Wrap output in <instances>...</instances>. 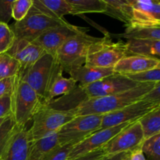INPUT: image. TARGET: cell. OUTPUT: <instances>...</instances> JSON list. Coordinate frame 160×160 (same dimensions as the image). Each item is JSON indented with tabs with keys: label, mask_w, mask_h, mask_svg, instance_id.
<instances>
[{
	"label": "cell",
	"mask_w": 160,
	"mask_h": 160,
	"mask_svg": "<svg viewBox=\"0 0 160 160\" xmlns=\"http://www.w3.org/2000/svg\"><path fill=\"white\" fill-rule=\"evenodd\" d=\"M107 6L106 14L123 22L125 26L131 25L132 6L126 0H102Z\"/></svg>",
	"instance_id": "7402d4cb"
},
{
	"label": "cell",
	"mask_w": 160,
	"mask_h": 160,
	"mask_svg": "<svg viewBox=\"0 0 160 160\" xmlns=\"http://www.w3.org/2000/svg\"><path fill=\"white\" fill-rule=\"evenodd\" d=\"M140 148L146 160H160V134L144 139Z\"/></svg>",
	"instance_id": "4316f807"
},
{
	"label": "cell",
	"mask_w": 160,
	"mask_h": 160,
	"mask_svg": "<svg viewBox=\"0 0 160 160\" xmlns=\"http://www.w3.org/2000/svg\"><path fill=\"white\" fill-rule=\"evenodd\" d=\"M160 67V59L141 56H125L114 67V73L127 75L135 74Z\"/></svg>",
	"instance_id": "9a60e30c"
},
{
	"label": "cell",
	"mask_w": 160,
	"mask_h": 160,
	"mask_svg": "<svg viewBox=\"0 0 160 160\" xmlns=\"http://www.w3.org/2000/svg\"><path fill=\"white\" fill-rule=\"evenodd\" d=\"M56 65L55 56L45 52L35 63L17 77L32 88L43 102Z\"/></svg>",
	"instance_id": "ba28073f"
},
{
	"label": "cell",
	"mask_w": 160,
	"mask_h": 160,
	"mask_svg": "<svg viewBox=\"0 0 160 160\" xmlns=\"http://www.w3.org/2000/svg\"><path fill=\"white\" fill-rule=\"evenodd\" d=\"M131 25L160 28V0H138L132 6Z\"/></svg>",
	"instance_id": "5bb4252c"
},
{
	"label": "cell",
	"mask_w": 160,
	"mask_h": 160,
	"mask_svg": "<svg viewBox=\"0 0 160 160\" xmlns=\"http://www.w3.org/2000/svg\"><path fill=\"white\" fill-rule=\"evenodd\" d=\"M127 77L138 84L160 82V67L141 72L135 74L127 75Z\"/></svg>",
	"instance_id": "f546056e"
},
{
	"label": "cell",
	"mask_w": 160,
	"mask_h": 160,
	"mask_svg": "<svg viewBox=\"0 0 160 160\" xmlns=\"http://www.w3.org/2000/svg\"><path fill=\"white\" fill-rule=\"evenodd\" d=\"M16 0H0V22L8 23L12 18V6Z\"/></svg>",
	"instance_id": "836d02e7"
},
{
	"label": "cell",
	"mask_w": 160,
	"mask_h": 160,
	"mask_svg": "<svg viewBox=\"0 0 160 160\" xmlns=\"http://www.w3.org/2000/svg\"><path fill=\"white\" fill-rule=\"evenodd\" d=\"M33 6L42 13L56 19L73 15V10L65 0H32Z\"/></svg>",
	"instance_id": "ffe728a7"
},
{
	"label": "cell",
	"mask_w": 160,
	"mask_h": 160,
	"mask_svg": "<svg viewBox=\"0 0 160 160\" xmlns=\"http://www.w3.org/2000/svg\"><path fill=\"white\" fill-rule=\"evenodd\" d=\"M15 41V34L8 23L0 22V54L9 51Z\"/></svg>",
	"instance_id": "f1b7e54d"
},
{
	"label": "cell",
	"mask_w": 160,
	"mask_h": 160,
	"mask_svg": "<svg viewBox=\"0 0 160 160\" xmlns=\"http://www.w3.org/2000/svg\"><path fill=\"white\" fill-rule=\"evenodd\" d=\"M116 38H122L125 39H152L160 40V28L143 26L126 27V30L123 34H112Z\"/></svg>",
	"instance_id": "cb8c5ba5"
},
{
	"label": "cell",
	"mask_w": 160,
	"mask_h": 160,
	"mask_svg": "<svg viewBox=\"0 0 160 160\" xmlns=\"http://www.w3.org/2000/svg\"><path fill=\"white\" fill-rule=\"evenodd\" d=\"M130 123H123L112 128H103L95 131L72 148L67 160H73L95 150L100 149L106 145L116 134H118Z\"/></svg>",
	"instance_id": "7c38bea8"
},
{
	"label": "cell",
	"mask_w": 160,
	"mask_h": 160,
	"mask_svg": "<svg viewBox=\"0 0 160 160\" xmlns=\"http://www.w3.org/2000/svg\"><path fill=\"white\" fill-rule=\"evenodd\" d=\"M65 19H56L42 13L34 6L20 21H15L11 27L15 39L34 42L37 38L51 28L67 23Z\"/></svg>",
	"instance_id": "8992f818"
},
{
	"label": "cell",
	"mask_w": 160,
	"mask_h": 160,
	"mask_svg": "<svg viewBox=\"0 0 160 160\" xmlns=\"http://www.w3.org/2000/svg\"><path fill=\"white\" fill-rule=\"evenodd\" d=\"M12 113V97L0 98V119L6 118Z\"/></svg>",
	"instance_id": "e575fe53"
},
{
	"label": "cell",
	"mask_w": 160,
	"mask_h": 160,
	"mask_svg": "<svg viewBox=\"0 0 160 160\" xmlns=\"http://www.w3.org/2000/svg\"><path fill=\"white\" fill-rule=\"evenodd\" d=\"M6 53L18 61L20 67L18 75H20L35 63L45 52L34 42L23 39H15L12 46Z\"/></svg>",
	"instance_id": "4fadbf2b"
},
{
	"label": "cell",
	"mask_w": 160,
	"mask_h": 160,
	"mask_svg": "<svg viewBox=\"0 0 160 160\" xmlns=\"http://www.w3.org/2000/svg\"><path fill=\"white\" fill-rule=\"evenodd\" d=\"M32 6V0H16L12 6V18L15 21H20L26 17Z\"/></svg>",
	"instance_id": "4dcf8cb0"
},
{
	"label": "cell",
	"mask_w": 160,
	"mask_h": 160,
	"mask_svg": "<svg viewBox=\"0 0 160 160\" xmlns=\"http://www.w3.org/2000/svg\"><path fill=\"white\" fill-rule=\"evenodd\" d=\"M129 156L130 152H125L105 156L101 160H128L129 159Z\"/></svg>",
	"instance_id": "74e56055"
},
{
	"label": "cell",
	"mask_w": 160,
	"mask_h": 160,
	"mask_svg": "<svg viewBox=\"0 0 160 160\" xmlns=\"http://www.w3.org/2000/svg\"><path fill=\"white\" fill-rule=\"evenodd\" d=\"M159 106V102H154L142 98L119 110L102 115L100 129L138 121L144 115Z\"/></svg>",
	"instance_id": "9c48e42d"
},
{
	"label": "cell",
	"mask_w": 160,
	"mask_h": 160,
	"mask_svg": "<svg viewBox=\"0 0 160 160\" xmlns=\"http://www.w3.org/2000/svg\"><path fill=\"white\" fill-rule=\"evenodd\" d=\"M74 146L72 144L59 145L50 151L42 160H67L70 150Z\"/></svg>",
	"instance_id": "1f68e13d"
},
{
	"label": "cell",
	"mask_w": 160,
	"mask_h": 160,
	"mask_svg": "<svg viewBox=\"0 0 160 160\" xmlns=\"http://www.w3.org/2000/svg\"><path fill=\"white\" fill-rule=\"evenodd\" d=\"M138 121L143 131L144 139L160 134V106L144 115Z\"/></svg>",
	"instance_id": "d4e9b609"
},
{
	"label": "cell",
	"mask_w": 160,
	"mask_h": 160,
	"mask_svg": "<svg viewBox=\"0 0 160 160\" xmlns=\"http://www.w3.org/2000/svg\"><path fill=\"white\" fill-rule=\"evenodd\" d=\"M102 115L77 116L57 132L59 145H75L101 128Z\"/></svg>",
	"instance_id": "52a82bcc"
},
{
	"label": "cell",
	"mask_w": 160,
	"mask_h": 160,
	"mask_svg": "<svg viewBox=\"0 0 160 160\" xmlns=\"http://www.w3.org/2000/svg\"><path fill=\"white\" fill-rule=\"evenodd\" d=\"M88 31L89 28L78 27L67 22L48 30L32 42L40 46L45 52L55 56L58 48L67 40L77 34L88 32Z\"/></svg>",
	"instance_id": "30bf717a"
},
{
	"label": "cell",
	"mask_w": 160,
	"mask_h": 160,
	"mask_svg": "<svg viewBox=\"0 0 160 160\" xmlns=\"http://www.w3.org/2000/svg\"><path fill=\"white\" fill-rule=\"evenodd\" d=\"M144 141L143 131L138 121L133 122L102 147L106 156L131 152L141 146Z\"/></svg>",
	"instance_id": "8fae6325"
},
{
	"label": "cell",
	"mask_w": 160,
	"mask_h": 160,
	"mask_svg": "<svg viewBox=\"0 0 160 160\" xmlns=\"http://www.w3.org/2000/svg\"><path fill=\"white\" fill-rule=\"evenodd\" d=\"M73 10V15L84 13H105L107 6L102 0H65Z\"/></svg>",
	"instance_id": "603a6c76"
},
{
	"label": "cell",
	"mask_w": 160,
	"mask_h": 160,
	"mask_svg": "<svg viewBox=\"0 0 160 160\" xmlns=\"http://www.w3.org/2000/svg\"><path fill=\"white\" fill-rule=\"evenodd\" d=\"M31 142L28 127H17L0 160H27Z\"/></svg>",
	"instance_id": "2e32d148"
},
{
	"label": "cell",
	"mask_w": 160,
	"mask_h": 160,
	"mask_svg": "<svg viewBox=\"0 0 160 160\" xmlns=\"http://www.w3.org/2000/svg\"><path fill=\"white\" fill-rule=\"evenodd\" d=\"M12 116L17 127L28 125L41 106L42 99L28 84L17 78L12 95Z\"/></svg>",
	"instance_id": "277c9868"
},
{
	"label": "cell",
	"mask_w": 160,
	"mask_h": 160,
	"mask_svg": "<svg viewBox=\"0 0 160 160\" xmlns=\"http://www.w3.org/2000/svg\"><path fill=\"white\" fill-rule=\"evenodd\" d=\"M148 101L160 103V82L156 83L155 87L143 97Z\"/></svg>",
	"instance_id": "d590c367"
},
{
	"label": "cell",
	"mask_w": 160,
	"mask_h": 160,
	"mask_svg": "<svg viewBox=\"0 0 160 160\" xmlns=\"http://www.w3.org/2000/svg\"><path fill=\"white\" fill-rule=\"evenodd\" d=\"M128 160H146V159H145L141 148L138 147V148L130 152L129 159Z\"/></svg>",
	"instance_id": "f35d334b"
},
{
	"label": "cell",
	"mask_w": 160,
	"mask_h": 160,
	"mask_svg": "<svg viewBox=\"0 0 160 160\" xmlns=\"http://www.w3.org/2000/svg\"><path fill=\"white\" fill-rule=\"evenodd\" d=\"M113 73V69L88 67L84 64L70 70L68 74L70 75V78L79 85H87L109 76Z\"/></svg>",
	"instance_id": "ac0fdd59"
},
{
	"label": "cell",
	"mask_w": 160,
	"mask_h": 160,
	"mask_svg": "<svg viewBox=\"0 0 160 160\" xmlns=\"http://www.w3.org/2000/svg\"><path fill=\"white\" fill-rule=\"evenodd\" d=\"M5 119H6V118H3V119H0V126H1V124H2V123H3V121H4V120H5Z\"/></svg>",
	"instance_id": "60d3db41"
},
{
	"label": "cell",
	"mask_w": 160,
	"mask_h": 160,
	"mask_svg": "<svg viewBox=\"0 0 160 160\" xmlns=\"http://www.w3.org/2000/svg\"><path fill=\"white\" fill-rule=\"evenodd\" d=\"M98 39L86 32L77 34L62 44L54 56L62 71L68 73L73 69L84 65L89 48Z\"/></svg>",
	"instance_id": "3957f363"
},
{
	"label": "cell",
	"mask_w": 160,
	"mask_h": 160,
	"mask_svg": "<svg viewBox=\"0 0 160 160\" xmlns=\"http://www.w3.org/2000/svg\"><path fill=\"white\" fill-rule=\"evenodd\" d=\"M106 155H105L103 149L100 148V149L95 150V151L88 153V154L84 155L82 156H80V157L73 160H101Z\"/></svg>",
	"instance_id": "8d00e7d4"
},
{
	"label": "cell",
	"mask_w": 160,
	"mask_h": 160,
	"mask_svg": "<svg viewBox=\"0 0 160 160\" xmlns=\"http://www.w3.org/2000/svg\"><path fill=\"white\" fill-rule=\"evenodd\" d=\"M77 83L71 78L63 76V71L56 62L52 78L48 83L46 93L42 102L44 104L70 93L77 85Z\"/></svg>",
	"instance_id": "e0dca14e"
},
{
	"label": "cell",
	"mask_w": 160,
	"mask_h": 160,
	"mask_svg": "<svg viewBox=\"0 0 160 160\" xmlns=\"http://www.w3.org/2000/svg\"><path fill=\"white\" fill-rule=\"evenodd\" d=\"M17 77L3 78L0 80V98L12 96L17 84Z\"/></svg>",
	"instance_id": "d6a6232c"
},
{
	"label": "cell",
	"mask_w": 160,
	"mask_h": 160,
	"mask_svg": "<svg viewBox=\"0 0 160 160\" xmlns=\"http://www.w3.org/2000/svg\"><path fill=\"white\" fill-rule=\"evenodd\" d=\"M77 117L72 111L58 110L46 105L41 106L32 118V124L28 128V137L31 143L57 133L58 131Z\"/></svg>",
	"instance_id": "7a4b0ae2"
},
{
	"label": "cell",
	"mask_w": 160,
	"mask_h": 160,
	"mask_svg": "<svg viewBox=\"0 0 160 160\" xmlns=\"http://www.w3.org/2000/svg\"><path fill=\"white\" fill-rule=\"evenodd\" d=\"M59 145L57 133L36 141L31 144L27 160H42L50 151Z\"/></svg>",
	"instance_id": "44dd1931"
},
{
	"label": "cell",
	"mask_w": 160,
	"mask_h": 160,
	"mask_svg": "<svg viewBox=\"0 0 160 160\" xmlns=\"http://www.w3.org/2000/svg\"><path fill=\"white\" fill-rule=\"evenodd\" d=\"M126 56H141L159 59L160 40L128 39L125 42Z\"/></svg>",
	"instance_id": "d6986e66"
},
{
	"label": "cell",
	"mask_w": 160,
	"mask_h": 160,
	"mask_svg": "<svg viewBox=\"0 0 160 160\" xmlns=\"http://www.w3.org/2000/svg\"><path fill=\"white\" fill-rule=\"evenodd\" d=\"M156 84V83H143L124 92L86 100L70 111L76 116L105 115L115 112L142 99Z\"/></svg>",
	"instance_id": "6da1fadb"
},
{
	"label": "cell",
	"mask_w": 160,
	"mask_h": 160,
	"mask_svg": "<svg viewBox=\"0 0 160 160\" xmlns=\"http://www.w3.org/2000/svg\"><path fill=\"white\" fill-rule=\"evenodd\" d=\"M17 128V126L12 116L6 117L0 126V158L2 156Z\"/></svg>",
	"instance_id": "83f0119b"
},
{
	"label": "cell",
	"mask_w": 160,
	"mask_h": 160,
	"mask_svg": "<svg viewBox=\"0 0 160 160\" xmlns=\"http://www.w3.org/2000/svg\"><path fill=\"white\" fill-rule=\"evenodd\" d=\"M126 1H128V2H129V4L131 5V6H134V4H135L136 2H137L138 0H126Z\"/></svg>",
	"instance_id": "ab89813d"
},
{
	"label": "cell",
	"mask_w": 160,
	"mask_h": 160,
	"mask_svg": "<svg viewBox=\"0 0 160 160\" xmlns=\"http://www.w3.org/2000/svg\"><path fill=\"white\" fill-rule=\"evenodd\" d=\"M20 63L7 53L0 54V80L17 77L20 72Z\"/></svg>",
	"instance_id": "484cf974"
},
{
	"label": "cell",
	"mask_w": 160,
	"mask_h": 160,
	"mask_svg": "<svg viewBox=\"0 0 160 160\" xmlns=\"http://www.w3.org/2000/svg\"><path fill=\"white\" fill-rule=\"evenodd\" d=\"M125 56V42H114L109 34H106L91 45L84 64L88 67L113 69Z\"/></svg>",
	"instance_id": "5b68a950"
}]
</instances>
